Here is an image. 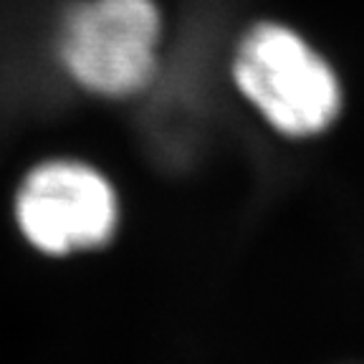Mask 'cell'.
Listing matches in <instances>:
<instances>
[{
    "label": "cell",
    "instance_id": "obj_3",
    "mask_svg": "<svg viewBox=\"0 0 364 364\" xmlns=\"http://www.w3.org/2000/svg\"><path fill=\"white\" fill-rule=\"evenodd\" d=\"M13 223L41 256L68 258L117 238L122 198L112 177L89 159L48 157L28 167L18 182Z\"/></svg>",
    "mask_w": 364,
    "mask_h": 364
},
{
    "label": "cell",
    "instance_id": "obj_1",
    "mask_svg": "<svg viewBox=\"0 0 364 364\" xmlns=\"http://www.w3.org/2000/svg\"><path fill=\"white\" fill-rule=\"evenodd\" d=\"M228 71L245 107L289 142L321 139L344 117L339 68L304 31L279 18H258L240 31Z\"/></svg>",
    "mask_w": 364,
    "mask_h": 364
},
{
    "label": "cell",
    "instance_id": "obj_2",
    "mask_svg": "<svg viewBox=\"0 0 364 364\" xmlns=\"http://www.w3.org/2000/svg\"><path fill=\"white\" fill-rule=\"evenodd\" d=\"M165 41L159 0H71L56 23L53 56L86 97L132 102L157 84Z\"/></svg>",
    "mask_w": 364,
    "mask_h": 364
}]
</instances>
